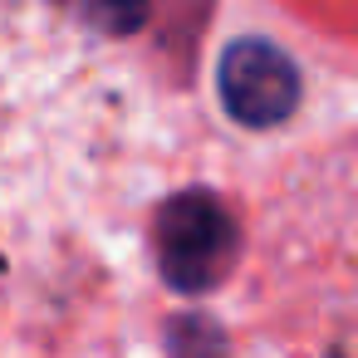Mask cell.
Wrapping results in <instances>:
<instances>
[{
    "label": "cell",
    "instance_id": "6da1fadb",
    "mask_svg": "<svg viewBox=\"0 0 358 358\" xmlns=\"http://www.w3.org/2000/svg\"><path fill=\"white\" fill-rule=\"evenodd\" d=\"M231 260H236V226L211 196L182 192V196L162 201V211H157V265L177 294H201V289L221 285Z\"/></svg>",
    "mask_w": 358,
    "mask_h": 358
},
{
    "label": "cell",
    "instance_id": "7a4b0ae2",
    "mask_svg": "<svg viewBox=\"0 0 358 358\" xmlns=\"http://www.w3.org/2000/svg\"><path fill=\"white\" fill-rule=\"evenodd\" d=\"M221 99L226 113L245 128H275L299 103V74L289 55L270 40H236L221 55Z\"/></svg>",
    "mask_w": 358,
    "mask_h": 358
},
{
    "label": "cell",
    "instance_id": "3957f363",
    "mask_svg": "<svg viewBox=\"0 0 358 358\" xmlns=\"http://www.w3.org/2000/svg\"><path fill=\"white\" fill-rule=\"evenodd\" d=\"M79 15L108 35H133L148 20V0H74Z\"/></svg>",
    "mask_w": 358,
    "mask_h": 358
}]
</instances>
